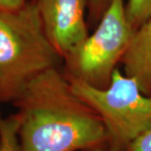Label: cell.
Here are the masks:
<instances>
[{
	"mask_svg": "<svg viewBox=\"0 0 151 151\" xmlns=\"http://www.w3.org/2000/svg\"><path fill=\"white\" fill-rule=\"evenodd\" d=\"M13 102L21 151H108L101 117L73 92L60 67L34 77Z\"/></svg>",
	"mask_w": 151,
	"mask_h": 151,
	"instance_id": "6da1fadb",
	"label": "cell"
},
{
	"mask_svg": "<svg viewBox=\"0 0 151 151\" xmlns=\"http://www.w3.org/2000/svg\"><path fill=\"white\" fill-rule=\"evenodd\" d=\"M62 62L36 4L0 12V100L14 101L34 77Z\"/></svg>",
	"mask_w": 151,
	"mask_h": 151,
	"instance_id": "7a4b0ae2",
	"label": "cell"
},
{
	"mask_svg": "<svg viewBox=\"0 0 151 151\" xmlns=\"http://www.w3.org/2000/svg\"><path fill=\"white\" fill-rule=\"evenodd\" d=\"M67 78L73 92L101 117L108 132V151H127L136 138L151 128V97L144 95L137 82L119 69L106 89Z\"/></svg>",
	"mask_w": 151,
	"mask_h": 151,
	"instance_id": "3957f363",
	"label": "cell"
},
{
	"mask_svg": "<svg viewBox=\"0 0 151 151\" xmlns=\"http://www.w3.org/2000/svg\"><path fill=\"white\" fill-rule=\"evenodd\" d=\"M135 31L124 0H110L97 29L63 60L65 74L98 89L108 88Z\"/></svg>",
	"mask_w": 151,
	"mask_h": 151,
	"instance_id": "277c9868",
	"label": "cell"
},
{
	"mask_svg": "<svg viewBox=\"0 0 151 151\" xmlns=\"http://www.w3.org/2000/svg\"><path fill=\"white\" fill-rule=\"evenodd\" d=\"M86 0H37L36 4L49 40L64 60L88 37Z\"/></svg>",
	"mask_w": 151,
	"mask_h": 151,
	"instance_id": "5b68a950",
	"label": "cell"
},
{
	"mask_svg": "<svg viewBox=\"0 0 151 151\" xmlns=\"http://www.w3.org/2000/svg\"><path fill=\"white\" fill-rule=\"evenodd\" d=\"M121 63L124 75L137 82L144 95L151 97V19L136 29Z\"/></svg>",
	"mask_w": 151,
	"mask_h": 151,
	"instance_id": "8992f818",
	"label": "cell"
},
{
	"mask_svg": "<svg viewBox=\"0 0 151 151\" xmlns=\"http://www.w3.org/2000/svg\"><path fill=\"white\" fill-rule=\"evenodd\" d=\"M19 124L17 113L4 118L0 113V151H21L19 138Z\"/></svg>",
	"mask_w": 151,
	"mask_h": 151,
	"instance_id": "52a82bcc",
	"label": "cell"
},
{
	"mask_svg": "<svg viewBox=\"0 0 151 151\" xmlns=\"http://www.w3.org/2000/svg\"><path fill=\"white\" fill-rule=\"evenodd\" d=\"M126 14L130 24L137 29L151 19V0H128Z\"/></svg>",
	"mask_w": 151,
	"mask_h": 151,
	"instance_id": "ba28073f",
	"label": "cell"
},
{
	"mask_svg": "<svg viewBox=\"0 0 151 151\" xmlns=\"http://www.w3.org/2000/svg\"><path fill=\"white\" fill-rule=\"evenodd\" d=\"M127 151H151V128L136 138Z\"/></svg>",
	"mask_w": 151,
	"mask_h": 151,
	"instance_id": "9c48e42d",
	"label": "cell"
},
{
	"mask_svg": "<svg viewBox=\"0 0 151 151\" xmlns=\"http://www.w3.org/2000/svg\"><path fill=\"white\" fill-rule=\"evenodd\" d=\"M26 0H0V12H11L23 8Z\"/></svg>",
	"mask_w": 151,
	"mask_h": 151,
	"instance_id": "30bf717a",
	"label": "cell"
},
{
	"mask_svg": "<svg viewBox=\"0 0 151 151\" xmlns=\"http://www.w3.org/2000/svg\"><path fill=\"white\" fill-rule=\"evenodd\" d=\"M92 3V4L94 7H97V6H100L101 4H103L104 3L105 0H91Z\"/></svg>",
	"mask_w": 151,
	"mask_h": 151,
	"instance_id": "8fae6325",
	"label": "cell"
}]
</instances>
